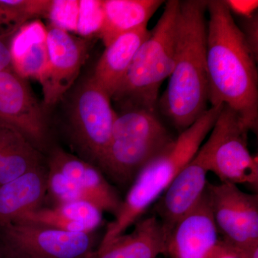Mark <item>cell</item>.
Instances as JSON below:
<instances>
[{
    "label": "cell",
    "mask_w": 258,
    "mask_h": 258,
    "mask_svg": "<svg viewBox=\"0 0 258 258\" xmlns=\"http://www.w3.org/2000/svg\"><path fill=\"white\" fill-rule=\"evenodd\" d=\"M223 105L210 106L189 128L179 133L164 152L152 159L139 173L122 201L115 220L107 226L99 245L108 243L140 220L154 202L169 187L180 171L196 155L211 132Z\"/></svg>",
    "instance_id": "3957f363"
},
{
    "label": "cell",
    "mask_w": 258,
    "mask_h": 258,
    "mask_svg": "<svg viewBox=\"0 0 258 258\" xmlns=\"http://www.w3.org/2000/svg\"><path fill=\"white\" fill-rule=\"evenodd\" d=\"M12 66L23 79L40 81L48 62L47 28L40 20L24 24L11 42Z\"/></svg>",
    "instance_id": "ac0fdd59"
},
{
    "label": "cell",
    "mask_w": 258,
    "mask_h": 258,
    "mask_svg": "<svg viewBox=\"0 0 258 258\" xmlns=\"http://www.w3.org/2000/svg\"><path fill=\"white\" fill-rule=\"evenodd\" d=\"M48 62L39 82L41 84L44 102L55 104L77 79L87 55L84 40L69 32L51 25L47 28Z\"/></svg>",
    "instance_id": "8fae6325"
},
{
    "label": "cell",
    "mask_w": 258,
    "mask_h": 258,
    "mask_svg": "<svg viewBox=\"0 0 258 258\" xmlns=\"http://www.w3.org/2000/svg\"><path fill=\"white\" fill-rule=\"evenodd\" d=\"M207 6L205 0L180 1L174 69L158 103L179 133L209 108Z\"/></svg>",
    "instance_id": "7a4b0ae2"
},
{
    "label": "cell",
    "mask_w": 258,
    "mask_h": 258,
    "mask_svg": "<svg viewBox=\"0 0 258 258\" xmlns=\"http://www.w3.org/2000/svg\"><path fill=\"white\" fill-rule=\"evenodd\" d=\"M166 240L160 220L153 215L139 220L132 232L98 246L86 258H157L165 254Z\"/></svg>",
    "instance_id": "9a60e30c"
},
{
    "label": "cell",
    "mask_w": 258,
    "mask_h": 258,
    "mask_svg": "<svg viewBox=\"0 0 258 258\" xmlns=\"http://www.w3.org/2000/svg\"><path fill=\"white\" fill-rule=\"evenodd\" d=\"M207 69L210 106H227L257 132V59L223 0L208 1Z\"/></svg>",
    "instance_id": "6da1fadb"
},
{
    "label": "cell",
    "mask_w": 258,
    "mask_h": 258,
    "mask_svg": "<svg viewBox=\"0 0 258 258\" xmlns=\"http://www.w3.org/2000/svg\"><path fill=\"white\" fill-rule=\"evenodd\" d=\"M117 113L111 97L92 77L75 93L70 111L72 138L80 150L96 164L111 139Z\"/></svg>",
    "instance_id": "52a82bcc"
},
{
    "label": "cell",
    "mask_w": 258,
    "mask_h": 258,
    "mask_svg": "<svg viewBox=\"0 0 258 258\" xmlns=\"http://www.w3.org/2000/svg\"><path fill=\"white\" fill-rule=\"evenodd\" d=\"M179 9V0L165 2L159 21L137 50L111 98L121 111H157L159 90L174 69Z\"/></svg>",
    "instance_id": "277c9868"
},
{
    "label": "cell",
    "mask_w": 258,
    "mask_h": 258,
    "mask_svg": "<svg viewBox=\"0 0 258 258\" xmlns=\"http://www.w3.org/2000/svg\"><path fill=\"white\" fill-rule=\"evenodd\" d=\"M5 25L15 28H20L22 26L13 13L0 6V28Z\"/></svg>",
    "instance_id": "f546056e"
},
{
    "label": "cell",
    "mask_w": 258,
    "mask_h": 258,
    "mask_svg": "<svg viewBox=\"0 0 258 258\" xmlns=\"http://www.w3.org/2000/svg\"><path fill=\"white\" fill-rule=\"evenodd\" d=\"M210 258H238L237 255L222 240L218 242L213 250Z\"/></svg>",
    "instance_id": "f1b7e54d"
},
{
    "label": "cell",
    "mask_w": 258,
    "mask_h": 258,
    "mask_svg": "<svg viewBox=\"0 0 258 258\" xmlns=\"http://www.w3.org/2000/svg\"><path fill=\"white\" fill-rule=\"evenodd\" d=\"M41 166L36 148L11 125L0 122V186Z\"/></svg>",
    "instance_id": "44dd1931"
},
{
    "label": "cell",
    "mask_w": 258,
    "mask_h": 258,
    "mask_svg": "<svg viewBox=\"0 0 258 258\" xmlns=\"http://www.w3.org/2000/svg\"><path fill=\"white\" fill-rule=\"evenodd\" d=\"M48 166L66 176L87 203L116 216L123 200L97 166L61 149L52 153Z\"/></svg>",
    "instance_id": "5bb4252c"
},
{
    "label": "cell",
    "mask_w": 258,
    "mask_h": 258,
    "mask_svg": "<svg viewBox=\"0 0 258 258\" xmlns=\"http://www.w3.org/2000/svg\"><path fill=\"white\" fill-rule=\"evenodd\" d=\"M79 15L77 33L83 37L99 35L103 21V1H79Z\"/></svg>",
    "instance_id": "7402d4cb"
},
{
    "label": "cell",
    "mask_w": 258,
    "mask_h": 258,
    "mask_svg": "<svg viewBox=\"0 0 258 258\" xmlns=\"http://www.w3.org/2000/svg\"><path fill=\"white\" fill-rule=\"evenodd\" d=\"M18 30L0 33V72L13 69L12 66L11 42Z\"/></svg>",
    "instance_id": "484cf974"
},
{
    "label": "cell",
    "mask_w": 258,
    "mask_h": 258,
    "mask_svg": "<svg viewBox=\"0 0 258 258\" xmlns=\"http://www.w3.org/2000/svg\"><path fill=\"white\" fill-rule=\"evenodd\" d=\"M96 242L93 232H66L21 220L0 227L3 258H86Z\"/></svg>",
    "instance_id": "8992f818"
},
{
    "label": "cell",
    "mask_w": 258,
    "mask_h": 258,
    "mask_svg": "<svg viewBox=\"0 0 258 258\" xmlns=\"http://www.w3.org/2000/svg\"><path fill=\"white\" fill-rule=\"evenodd\" d=\"M228 247V246H227ZM238 257V258H258V243L238 247V248H230Z\"/></svg>",
    "instance_id": "83f0119b"
},
{
    "label": "cell",
    "mask_w": 258,
    "mask_h": 258,
    "mask_svg": "<svg viewBox=\"0 0 258 258\" xmlns=\"http://www.w3.org/2000/svg\"><path fill=\"white\" fill-rule=\"evenodd\" d=\"M225 3L231 14L239 15L242 19L255 14L258 7V2L254 0H227Z\"/></svg>",
    "instance_id": "4316f807"
},
{
    "label": "cell",
    "mask_w": 258,
    "mask_h": 258,
    "mask_svg": "<svg viewBox=\"0 0 258 258\" xmlns=\"http://www.w3.org/2000/svg\"><path fill=\"white\" fill-rule=\"evenodd\" d=\"M212 216L220 239L230 248L258 243L257 194L230 183H207Z\"/></svg>",
    "instance_id": "9c48e42d"
},
{
    "label": "cell",
    "mask_w": 258,
    "mask_h": 258,
    "mask_svg": "<svg viewBox=\"0 0 258 258\" xmlns=\"http://www.w3.org/2000/svg\"><path fill=\"white\" fill-rule=\"evenodd\" d=\"M51 3L50 0H0V6L13 13L22 25L30 19L47 18Z\"/></svg>",
    "instance_id": "cb8c5ba5"
},
{
    "label": "cell",
    "mask_w": 258,
    "mask_h": 258,
    "mask_svg": "<svg viewBox=\"0 0 258 258\" xmlns=\"http://www.w3.org/2000/svg\"><path fill=\"white\" fill-rule=\"evenodd\" d=\"M47 195V170L42 166L1 185L0 227L42 208Z\"/></svg>",
    "instance_id": "2e32d148"
},
{
    "label": "cell",
    "mask_w": 258,
    "mask_h": 258,
    "mask_svg": "<svg viewBox=\"0 0 258 258\" xmlns=\"http://www.w3.org/2000/svg\"><path fill=\"white\" fill-rule=\"evenodd\" d=\"M157 112L123 110L96 166L120 186L132 184L139 173L175 140Z\"/></svg>",
    "instance_id": "5b68a950"
},
{
    "label": "cell",
    "mask_w": 258,
    "mask_h": 258,
    "mask_svg": "<svg viewBox=\"0 0 258 258\" xmlns=\"http://www.w3.org/2000/svg\"><path fill=\"white\" fill-rule=\"evenodd\" d=\"M149 32L147 27L126 32L106 47L96 64L92 79L111 98Z\"/></svg>",
    "instance_id": "e0dca14e"
},
{
    "label": "cell",
    "mask_w": 258,
    "mask_h": 258,
    "mask_svg": "<svg viewBox=\"0 0 258 258\" xmlns=\"http://www.w3.org/2000/svg\"><path fill=\"white\" fill-rule=\"evenodd\" d=\"M211 133L215 146L210 161V171L222 183L247 184L257 189V157L251 155L247 147V134L235 112L223 106Z\"/></svg>",
    "instance_id": "ba28073f"
},
{
    "label": "cell",
    "mask_w": 258,
    "mask_h": 258,
    "mask_svg": "<svg viewBox=\"0 0 258 258\" xmlns=\"http://www.w3.org/2000/svg\"><path fill=\"white\" fill-rule=\"evenodd\" d=\"M103 212L86 202L61 204L24 214L18 220L70 232L89 233L101 225ZM15 220V221H16Z\"/></svg>",
    "instance_id": "ffe728a7"
},
{
    "label": "cell",
    "mask_w": 258,
    "mask_h": 258,
    "mask_svg": "<svg viewBox=\"0 0 258 258\" xmlns=\"http://www.w3.org/2000/svg\"><path fill=\"white\" fill-rule=\"evenodd\" d=\"M218 235L205 190L195 206L173 227L164 254L169 258H210L220 240Z\"/></svg>",
    "instance_id": "4fadbf2b"
},
{
    "label": "cell",
    "mask_w": 258,
    "mask_h": 258,
    "mask_svg": "<svg viewBox=\"0 0 258 258\" xmlns=\"http://www.w3.org/2000/svg\"><path fill=\"white\" fill-rule=\"evenodd\" d=\"M0 258H3V257H2L1 254H0Z\"/></svg>",
    "instance_id": "4dcf8cb0"
},
{
    "label": "cell",
    "mask_w": 258,
    "mask_h": 258,
    "mask_svg": "<svg viewBox=\"0 0 258 258\" xmlns=\"http://www.w3.org/2000/svg\"><path fill=\"white\" fill-rule=\"evenodd\" d=\"M0 122L17 129L35 146L46 137L43 110L25 79L13 69L0 72Z\"/></svg>",
    "instance_id": "7c38bea8"
},
{
    "label": "cell",
    "mask_w": 258,
    "mask_h": 258,
    "mask_svg": "<svg viewBox=\"0 0 258 258\" xmlns=\"http://www.w3.org/2000/svg\"><path fill=\"white\" fill-rule=\"evenodd\" d=\"M247 45L258 60V15L257 13L247 18L242 19L239 26Z\"/></svg>",
    "instance_id": "d4e9b609"
},
{
    "label": "cell",
    "mask_w": 258,
    "mask_h": 258,
    "mask_svg": "<svg viewBox=\"0 0 258 258\" xmlns=\"http://www.w3.org/2000/svg\"><path fill=\"white\" fill-rule=\"evenodd\" d=\"M80 3L78 0H54L47 18L52 26L64 31L77 32Z\"/></svg>",
    "instance_id": "603a6c76"
},
{
    "label": "cell",
    "mask_w": 258,
    "mask_h": 258,
    "mask_svg": "<svg viewBox=\"0 0 258 258\" xmlns=\"http://www.w3.org/2000/svg\"><path fill=\"white\" fill-rule=\"evenodd\" d=\"M164 3L161 0H104L103 21L98 36L106 47L123 34L146 28Z\"/></svg>",
    "instance_id": "d6986e66"
},
{
    "label": "cell",
    "mask_w": 258,
    "mask_h": 258,
    "mask_svg": "<svg viewBox=\"0 0 258 258\" xmlns=\"http://www.w3.org/2000/svg\"><path fill=\"white\" fill-rule=\"evenodd\" d=\"M214 146L215 137L211 133L196 155L179 171L169 187L158 199L155 216L160 220L166 240L178 220L195 206L205 192Z\"/></svg>",
    "instance_id": "30bf717a"
}]
</instances>
